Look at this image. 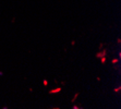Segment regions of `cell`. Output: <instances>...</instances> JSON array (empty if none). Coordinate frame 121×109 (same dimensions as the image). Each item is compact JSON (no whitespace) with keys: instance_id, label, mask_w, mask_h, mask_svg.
I'll return each instance as SVG.
<instances>
[{"instance_id":"1","label":"cell","mask_w":121,"mask_h":109,"mask_svg":"<svg viewBox=\"0 0 121 109\" xmlns=\"http://www.w3.org/2000/svg\"><path fill=\"white\" fill-rule=\"evenodd\" d=\"M60 91H61V88H56V90H54V91H50V94H52V93H59Z\"/></svg>"},{"instance_id":"2","label":"cell","mask_w":121,"mask_h":109,"mask_svg":"<svg viewBox=\"0 0 121 109\" xmlns=\"http://www.w3.org/2000/svg\"><path fill=\"white\" fill-rule=\"evenodd\" d=\"M104 53H106V50L103 51V52H100V53H97V55H96V57H101V56H104Z\"/></svg>"}]
</instances>
